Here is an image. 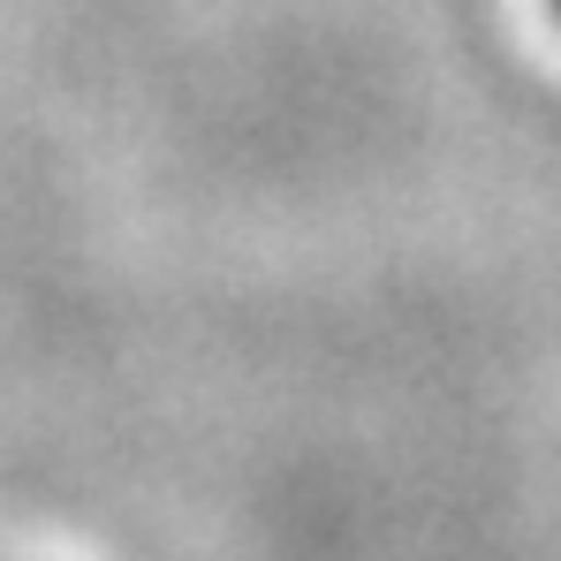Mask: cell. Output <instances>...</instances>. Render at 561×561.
I'll return each mask as SVG.
<instances>
[{
  "label": "cell",
  "mask_w": 561,
  "mask_h": 561,
  "mask_svg": "<svg viewBox=\"0 0 561 561\" xmlns=\"http://www.w3.org/2000/svg\"><path fill=\"white\" fill-rule=\"evenodd\" d=\"M547 8H554V23H561V0H547Z\"/></svg>",
  "instance_id": "obj_1"
}]
</instances>
